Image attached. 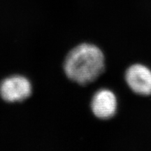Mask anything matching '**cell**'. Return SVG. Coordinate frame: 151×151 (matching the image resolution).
<instances>
[{"label": "cell", "instance_id": "obj_3", "mask_svg": "<svg viewBox=\"0 0 151 151\" xmlns=\"http://www.w3.org/2000/svg\"><path fill=\"white\" fill-rule=\"evenodd\" d=\"M125 81L129 88L139 95L151 94V70L141 64H135L125 72Z\"/></svg>", "mask_w": 151, "mask_h": 151}, {"label": "cell", "instance_id": "obj_2", "mask_svg": "<svg viewBox=\"0 0 151 151\" xmlns=\"http://www.w3.org/2000/svg\"><path fill=\"white\" fill-rule=\"evenodd\" d=\"M32 93L31 83L22 76H12L0 83V97L8 103L22 102Z\"/></svg>", "mask_w": 151, "mask_h": 151}, {"label": "cell", "instance_id": "obj_1", "mask_svg": "<svg viewBox=\"0 0 151 151\" xmlns=\"http://www.w3.org/2000/svg\"><path fill=\"white\" fill-rule=\"evenodd\" d=\"M105 69V58L99 47L82 43L69 51L64 62V71L69 80L81 86L94 82Z\"/></svg>", "mask_w": 151, "mask_h": 151}, {"label": "cell", "instance_id": "obj_4", "mask_svg": "<svg viewBox=\"0 0 151 151\" xmlns=\"http://www.w3.org/2000/svg\"><path fill=\"white\" fill-rule=\"evenodd\" d=\"M118 109L116 96L111 90H100L97 92L91 101V110L96 118L108 120L115 116Z\"/></svg>", "mask_w": 151, "mask_h": 151}]
</instances>
